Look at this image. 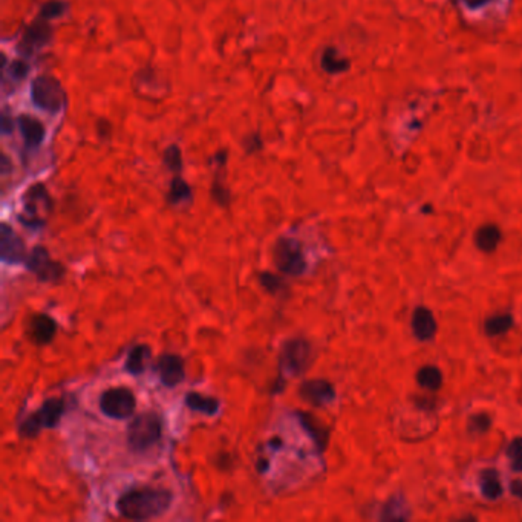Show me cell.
I'll use <instances>...</instances> for the list:
<instances>
[{
    "mask_svg": "<svg viewBox=\"0 0 522 522\" xmlns=\"http://www.w3.org/2000/svg\"><path fill=\"white\" fill-rule=\"evenodd\" d=\"M172 494L166 489H130L119 498L116 510L126 519L146 521L166 513L172 504Z\"/></svg>",
    "mask_w": 522,
    "mask_h": 522,
    "instance_id": "1",
    "label": "cell"
},
{
    "mask_svg": "<svg viewBox=\"0 0 522 522\" xmlns=\"http://www.w3.org/2000/svg\"><path fill=\"white\" fill-rule=\"evenodd\" d=\"M311 362V345L304 339L286 340L279 354V379L275 392H279L288 377H299L308 369Z\"/></svg>",
    "mask_w": 522,
    "mask_h": 522,
    "instance_id": "2",
    "label": "cell"
},
{
    "mask_svg": "<svg viewBox=\"0 0 522 522\" xmlns=\"http://www.w3.org/2000/svg\"><path fill=\"white\" fill-rule=\"evenodd\" d=\"M64 400L62 397H54L49 399L42 406L26 417L19 426L20 437L24 438H35L42 430L53 429L60 423L62 417L64 414Z\"/></svg>",
    "mask_w": 522,
    "mask_h": 522,
    "instance_id": "3",
    "label": "cell"
},
{
    "mask_svg": "<svg viewBox=\"0 0 522 522\" xmlns=\"http://www.w3.org/2000/svg\"><path fill=\"white\" fill-rule=\"evenodd\" d=\"M163 435V424L157 414L137 415L128 428V443L132 451L144 452L157 444Z\"/></svg>",
    "mask_w": 522,
    "mask_h": 522,
    "instance_id": "4",
    "label": "cell"
},
{
    "mask_svg": "<svg viewBox=\"0 0 522 522\" xmlns=\"http://www.w3.org/2000/svg\"><path fill=\"white\" fill-rule=\"evenodd\" d=\"M51 210L53 201L45 186L34 184L24 196V211L19 215V220L29 229H40L46 224Z\"/></svg>",
    "mask_w": 522,
    "mask_h": 522,
    "instance_id": "5",
    "label": "cell"
},
{
    "mask_svg": "<svg viewBox=\"0 0 522 522\" xmlns=\"http://www.w3.org/2000/svg\"><path fill=\"white\" fill-rule=\"evenodd\" d=\"M273 261L279 271L286 276H300L306 270V259L300 242L281 238L273 247Z\"/></svg>",
    "mask_w": 522,
    "mask_h": 522,
    "instance_id": "6",
    "label": "cell"
},
{
    "mask_svg": "<svg viewBox=\"0 0 522 522\" xmlns=\"http://www.w3.org/2000/svg\"><path fill=\"white\" fill-rule=\"evenodd\" d=\"M135 408V395L128 388L107 389L100 397L101 412L114 420H124V418L134 415Z\"/></svg>",
    "mask_w": 522,
    "mask_h": 522,
    "instance_id": "7",
    "label": "cell"
},
{
    "mask_svg": "<svg viewBox=\"0 0 522 522\" xmlns=\"http://www.w3.org/2000/svg\"><path fill=\"white\" fill-rule=\"evenodd\" d=\"M31 98L37 107L46 112H58L64 106V92L60 83L53 77L35 78L31 86Z\"/></svg>",
    "mask_w": 522,
    "mask_h": 522,
    "instance_id": "8",
    "label": "cell"
},
{
    "mask_svg": "<svg viewBox=\"0 0 522 522\" xmlns=\"http://www.w3.org/2000/svg\"><path fill=\"white\" fill-rule=\"evenodd\" d=\"M26 268L42 282H55L64 276L66 270L63 263L54 261L49 256V252L42 245H37L31 250L25 261Z\"/></svg>",
    "mask_w": 522,
    "mask_h": 522,
    "instance_id": "9",
    "label": "cell"
},
{
    "mask_svg": "<svg viewBox=\"0 0 522 522\" xmlns=\"http://www.w3.org/2000/svg\"><path fill=\"white\" fill-rule=\"evenodd\" d=\"M0 259L5 263H25L28 253L26 245L24 239L14 232L8 224H2V230H0Z\"/></svg>",
    "mask_w": 522,
    "mask_h": 522,
    "instance_id": "10",
    "label": "cell"
},
{
    "mask_svg": "<svg viewBox=\"0 0 522 522\" xmlns=\"http://www.w3.org/2000/svg\"><path fill=\"white\" fill-rule=\"evenodd\" d=\"M299 394L302 399L313 404V406H325V404L333 403L336 399L334 386L327 380H306L299 388Z\"/></svg>",
    "mask_w": 522,
    "mask_h": 522,
    "instance_id": "11",
    "label": "cell"
},
{
    "mask_svg": "<svg viewBox=\"0 0 522 522\" xmlns=\"http://www.w3.org/2000/svg\"><path fill=\"white\" fill-rule=\"evenodd\" d=\"M157 371L161 383L167 388L178 386L186 379V366L184 360L176 354H163L157 363Z\"/></svg>",
    "mask_w": 522,
    "mask_h": 522,
    "instance_id": "12",
    "label": "cell"
},
{
    "mask_svg": "<svg viewBox=\"0 0 522 522\" xmlns=\"http://www.w3.org/2000/svg\"><path fill=\"white\" fill-rule=\"evenodd\" d=\"M57 334V322L48 314H34L28 322V337L34 345H48Z\"/></svg>",
    "mask_w": 522,
    "mask_h": 522,
    "instance_id": "13",
    "label": "cell"
},
{
    "mask_svg": "<svg viewBox=\"0 0 522 522\" xmlns=\"http://www.w3.org/2000/svg\"><path fill=\"white\" fill-rule=\"evenodd\" d=\"M51 40V28L48 24L43 20L34 21V24L26 29V33L24 34V39H21L20 43V53H26L31 54L34 49H39L42 46H45L46 43Z\"/></svg>",
    "mask_w": 522,
    "mask_h": 522,
    "instance_id": "14",
    "label": "cell"
},
{
    "mask_svg": "<svg viewBox=\"0 0 522 522\" xmlns=\"http://www.w3.org/2000/svg\"><path fill=\"white\" fill-rule=\"evenodd\" d=\"M297 418L300 426H302L305 432L308 433V437L314 441L315 447H317L319 451H325L328 446L329 433L325 426H323V423H320L317 418L310 414H297Z\"/></svg>",
    "mask_w": 522,
    "mask_h": 522,
    "instance_id": "15",
    "label": "cell"
},
{
    "mask_svg": "<svg viewBox=\"0 0 522 522\" xmlns=\"http://www.w3.org/2000/svg\"><path fill=\"white\" fill-rule=\"evenodd\" d=\"M20 134L24 137L28 147H39L45 139V128L43 124L29 115H21L17 120Z\"/></svg>",
    "mask_w": 522,
    "mask_h": 522,
    "instance_id": "16",
    "label": "cell"
},
{
    "mask_svg": "<svg viewBox=\"0 0 522 522\" xmlns=\"http://www.w3.org/2000/svg\"><path fill=\"white\" fill-rule=\"evenodd\" d=\"M412 329L420 340H429L437 333V322L428 308H417L412 315Z\"/></svg>",
    "mask_w": 522,
    "mask_h": 522,
    "instance_id": "17",
    "label": "cell"
},
{
    "mask_svg": "<svg viewBox=\"0 0 522 522\" xmlns=\"http://www.w3.org/2000/svg\"><path fill=\"white\" fill-rule=\"evenodd\" d=\"M186 404L189 409L195 410V412H200L204 415H216L220 403L215 397H207L202 395L200 392H189L186 395Z\"/></svg>",
    "mask_w": 522,
    "mask_h": 522,
    "instance_id": "18",
    "label": "cell"
},
{
    "mask_svg": "<svg viewBox=\"0 0 522 522\" xmlns=\"http://www.w3.org/2000/svg\"><path fill=\"white\" fill-rule=\"evenodd\" d=\"M150 358V347L147 345H137L130 349L126 358V371L132 376H141L146 369V363Z\"/></svg>",
    "mask_w": 522,
    "mask_h": 522,
    "instance_id": "19",
    "label": "cell"
},
{
    "mask_svg": "<svg viewBox=\"0 0 522 522\" xmlns=\"http://www.w3.org/2000/svg\"><path fill=\"white\" fill-rule=\"evenodd\" d=\"M475 242L480 250L486 253L494 252V250L498 248L499 242H501V230L498 229L496 225H484L480 230L476 232Z\"/></svg>",
    "mask_w": 522,
    "mask_h": 522,
    "instance_id": "20",
    "label": "cell"
},
{
    "mask_svg": "<svg viewBox=\"0 0 522 522\" xmlns=\"http://www.w3.org/2000/svg\"><path fill=\"white\" fill-rule=\"evenodd\" d=\"M322 68L328 73H340L348 71L349 62L336 48H327L322 54Z\"/></svg>",
    "mask_w": 522,
    "mask_h": 522,
    "instance_id": "21",
    "label": "cell"
},
{
    "mask_svg": "<svg viewBox=\"0 0 522 522\" xmlns=\"http://www.w3.org/2000/svg\"><path fill=\"white\" fill-rule=\"evenodd\" d=\"M480 484H481L482 495L487 499H496L501 496L503 486H501V481H499V475L496 470L494 469L484 470V472L481 473Z\"/></svg>",
    "mask_w": 522,
    "mask_h": 522,
    "instance_id": "22",
    "label": "cell"
},
{
    "mask_svg": "<svg viewBox=\"0 0 522 522\" xmlns=\"http://www.w3.org/2000/svg\"><path fill=\"white\" fill-rule=\"evenodd\" d=\"M417 380L420 386L435 391V389H440L441 383H443V374H441V371L435 366H424L418 371Z\"/></svg>",
    "mask_w": 522,
    "mask_h": 522,
    "instance_id": "23",
    "label": "cell"
},
{
    "mask_svg": "<svg viewBox=\"0 0 522 522\" xmlns=\"http://www.w3.org/2000/svg\"><path fill=\"white\" fill-rule=\"evenodd\" d=\"M192 198V190H190L189 184L184 181L180 176L172 181L171 184V192H168V201L172 204H178L182 201H187Z\"/></svg>",
    "mask_w": 522,
    "mask_h": 522,
    "instance_id": "24",
    "label": "cell"
},
{
    "mask_svg": "<svg viewBox=\"0 0 522 522\" xmlns=\"http://www.w3.org/2000/svg\"><path fill=\"white\" fill-rule=\"evenodd\" d=\"M513 325V319L510 314L503 315H494L486 322V333L489 336H499L509 331Z\"/></svg>",
    "mask_w": 522,
    "mask_h": 522,
    "instance_id": "25",
    "label": "cell"
},
{
    "mask_svg": "<svg viewBox=\"0 0 522 522\" xmlns=\"http://www.w3.org/2000/svg\"><path fill=\"white\" fill-rule=\"evenodd\" d=\"M259 282L261 285L266 288L268 293L271 294H277V293H282L284 288H285V284L284 281L279 276L276 275H271V273H261L259 275Z\"/></svg>",
    "mask_w": 522,
    "mask_h": 522,
    "instance_id": "26",
    "label": "cell"
},
{
    "mask_svg": "<svg viewBox=\"0 0 522 522\" xmlns=\"http://www.w3.org/2000/svg\"><path fill=\"white\" fill-rule=\"evenodd\" d=\"M164 163L172 172H181L182 157H181V150L178 149V146L167 147V150L164 153Z\"/></svg>",
    "mask_w": 522,
    "mask_h": 522,
    "instance_id": "27",
    "label": "cell"
},
{
    "mask_svg": "<svg viewBox=\"0 0 522 522\" xmlns=\"http://www.w3.org/2000/svg\"><path fill=\"white\" fill-rule=\"evenodd\" d=\"M507 455L512 460V467L514 470H522V437L512 441L509 449H507Z\"/></svg>",
    "mask_w": 522,
    "mask_h": 522,
    "instance_id": "28",
    "label": "cell"
},
{
    "mask_svg": "<svg viewBox=\"0 0 522 522\" xmlns=\"http://www.w3.org/2000/svg\"><path fill=\"white\" fill-rule=\"evenodd\" d=\"M469 428L475 433H482L490 428V418L486 414H480L470 418Z\"/></svg>",
    "mask_w": 522,
    "mask_h": 522,
    "instance_id": "29",
    "label": "cell"
},
{
    "mask_svg": "<svg viewBox=\"0 0 522 522\" xmlns=\"http://www.w3.org/2000/svg\"><path fill=\"white\" fill-rule=\"evenodd\" d=\"M63 11H64V5L63 3H60V2H49V3H46L42 8L40 16H42V19H45V20L55 19L58 16H62Z\"/></svg>",
    "mask_w": 522,
    "mask_h": 522,
    "instance_id": "30",
    "label": "cell"
},
{
    "mask_svg": "<svg viewBox=\"0 0 522 522\" xmlns=\"http://www.w3.org/2000/svg\"><path fill=\"white\" fill-rule=\"evenodd\" d=\"M29 68L25 62H14L11 64V73L14 78H24L26 77Z\"/></svg>",
    "mask_w": 522,
    "mask_h": 522,
    "instance_id": "31",
    "label": "cell"
},
{
    "mask_svg": "<svg viewBox=\"0 0 522 522\" xmlns=\"http://www.w3.org/2000/svg\"><path fill=\"white\" fill-rule=\"evenodd\" d=\"M512 494L522 499V481L516 480V481L512 482Z\"/></svg>",
    "mask_w": 522,
    "mask_h": 522,
    "instance_id": "32",
    "label": "cell"
},
{
    "mask_svg": "<svg viewBox=\"0 0 522 522\" xmlns=\"http://www.w3.org/2000/svg\"><path fill=\"white\" fill-rule=\"evenodd\" d=\"M462 2L470 6V8H480L484 3H487L489 0H462Z\"/></svg>",
    "mask_w": 522,
    "mask_h": 522,
    "instance_id": "33",
    "label": "cell"
},
{
    "mask_svg": "<svg viewBox=\"0 0 522 522\" xmlns=\"http://www.w3.org/2000/svg\"><path fill=\"white\" fill-rule=\"evenodd\" d=\"M3 124H2V130H3V134H8V132H11L12 130V124H11V121L8 120V116H3V121H2Z\"/></svg>",
    "mask_w": 522,
    "mask_h": 522,
    "instance_id": "34",
    "label": "cell"
}]
</instances>
